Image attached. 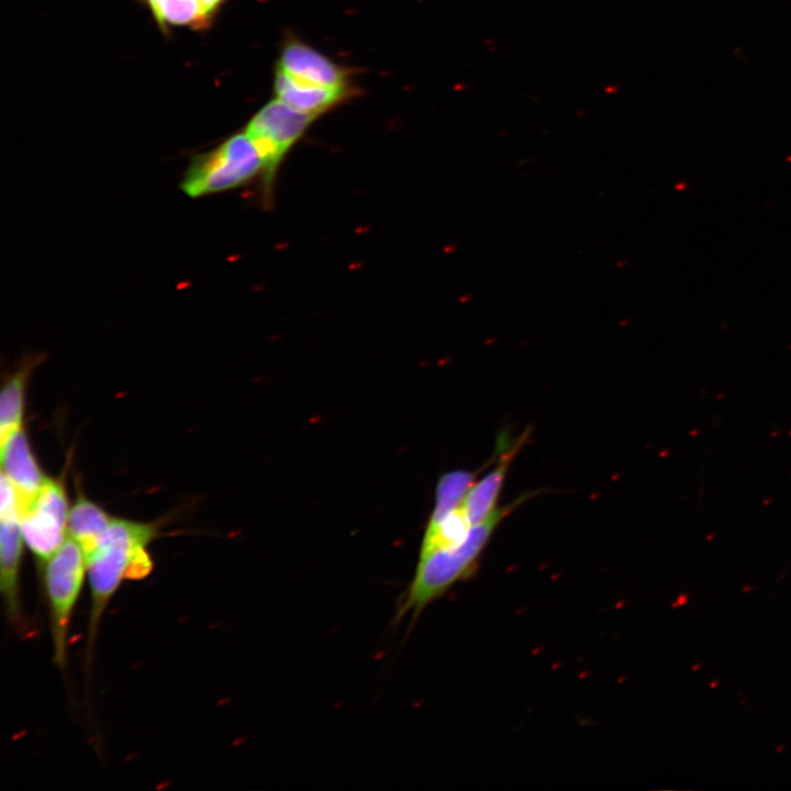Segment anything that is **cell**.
Wrapping results in <instances>:
<instances>
[{"label": "cell", "instance_id": "9a60e30c", "mask_svg": "<svg viewBox=\"0 0 791 791\" xmlns=\"http://www.w3.org/2000/svg\"><path fill=\"white\" fill-rule=\"evenodd\" d=\"M471 527L472 525L461 504L435 526L426 527L421 544L420 556L460 543Z\"/></svg>", "mask_w": 791, "mask_h": 791}, {"label": "cell", "instance_id": "7a4b0ae2", "mask_svg": "<svg viewBox=\"0 0 791 791\" xmlns=\"http://www.w3.org/2000/svg\"><path fill=\"white\" fill-rule=\"evenodd\" d=\"M526 498L528 495L498 508L486 521L474 525L460 543L420 556L416 572L401 612L412 610L416 615L457 580L466 578L474 571L475 565L497 526Z\"/></svg>", "mask_w": 791, "mask_h": 791}, {"label": "cell", "instance_id": "8992f818", "mask_svg": "<svg viewBox=\"0 0 791 791\" xmlns=\"http://www.w3.org/2000/svg\"><path fill=\"white\" fill-rule=\"evenodd\" d=\"M69 509L64 483L53 478L20 506L23 538L38 565H43L67 539Z\"/></svg>", "mask_w": 791, "mask_h": 791}, {"label": "cell", "instance_id": "4fadbf2b", "mask_svg": "<svg viewBox=\"0 0 791 791\" xmlns=\"http://www.w3.org/2000/svg\"><path fill=\"white\" fill-rule=\"evenodd\" d=\"M112 520L113 516L78 491L68 513V536L78 542L88 555Z\"/></svg>", "mask_w": 791, "mask_h": 791}, {"label": "cell", "instance_id": "2e32d148", "mask_svg": "<svg viewBox=\"0 0 791 791\" xmlns=\"http://www.w3.org/2000/svg\"><path fill=\"white\" fill-rule=\"evenodd\" d=\"M149 5L160 26L203 27L211 20L200 0H155Z\"/></svg>", "mask_w": 791, "mask_h": 791}, {"label": "cell", "instance_id": "30bf717a", "mask_svg": "<svg viewBox=\"0 0 791 791\" xmlns=\"http://www.w3.org/2000/svg\"><path fill=\"white\" fill-rule=\"evenodd\" d=\"M505 439L504 437L498 439V464L479 481L475 482L463 502L472 526L486 521L498 509L497 502L511 461L526 442L527 433H523L520 438L512 443L506 444Z\"/></svg>", "mask_w": 791, "mask_h": 791}, {"label": "cell", "instance_id": "ba28073f", "mask_svg": "<svg viewBox=\"0 0 791 791\" xmlns=\"http://www.w3.org/2000/svg\"><path fill=\"white\" fill-rule=\"evenodd\" d=\"M0 443L1 474L14 488L22 506L37 493L49 477L45 476L37 463L23 426Z\"/></svg>", "mask_w": 791, "mask_h": 791}, {"label": "cell", "instance_id": "e0dca14e", "mask_svg": "<svg viewBox=\"0 0 791 791\" xmlns=\"http://www.w3.org/2000/svg\"><path fill=\"white\" fill-rule=\"evenodd\" d=\"M224 0H200L207 14L212 18Z\"/></svg>", "mask_w": 791, "mask_h": 791}, {"label": "cell", "instance_id": "277c9868", "mask_svg": "<svg viewBox=\"0 0 791 791\" xmlns=\"http://www.w3.org/2000/svg\"><path fill=\"white\" fill-rule=\"evenodd\" d=\"M263 171L261 158L246 133L234 134L211 152L194 156L180 183L192 198L248 182Z\"/></svg>", "mask_w": 791, "mask_h": 791}, {"label": "cell", "instance_id": "7c38bea8", "mask_svg": "<svg viewBox=\"0 0 791 791\" xmlns=\"http://www.w3.org/2000/svg\"><path fill=\"white\" fill-rule=\"evenodd\" d=\"M40 359L23 360L5 379L0 393V442L23 426L26 386Z\"/></svg>", "mask_w": 791, "mask_h": 791}, {"label": "cell", "instance_id": "5b68a950", "mask_svg": "<svg viewBox=\"0 0 791 791\" xmlns=\"http://www.w3.org/2000/svg\"><path fill=\"white\" fill-rule=\"evenodd\" d=\"M314 119L275 99L248 122L245 133L261 158L263 182L268 192L281 160Z\"/></svg>", "mask_w": 791, "mask_h": 791}, {"label": "cell", "instance_id": "9c48e42d", "mask_svg": "<svg viewBox=\"0 0 791 791\" xmlns=\"http://www.w3.org/2000/svg\"><path fill=\"white\" fill-rule=\"evenodd\" d=\"M278 68L300 81L312 85L349 86L348 70L298 40H289L285 44Z\"/></svg>", "mask_w": 791, "mask_h": 791}, {"label": "cell", "instance_id": "52a82bcc", "mask_svg": "<svg viewBox=\"0 0 791 791\" xmlns=\"http://www.w3.org/2000/svg\"><path fill=\"white\" fill-rule=\"evenodd\" d=\"M0 501V591L10 625L25 628L20 595V572L24 538L20 524V503L10 481L1 474Z\"/></svg>", "mask_w": 791, "mask_h": 791}, {"label": "cell", "instance_id": "6da1fadb", "mask_svg": "<svg viewBox=\"0 0 791 791\" xmlns=\"http://www.w3.org/2000/svg\"><path fill=\"white\" fill-rule=\"evenodd\" d=\"M158 525L113 517L94 548L87 555L90 610L87 631L86 669L90 670L94 642L108 604L123 580L146 577L153 560L147 550Z\"/></svg>", "mask_w": 791, "mask_h": 791}, {"label": "cell", "instance_id": "5bb4252c", "mask_svg": "<svg viewBox=\"0 0 791 791\" xmlns=\"http://www.w3.org/2000/svg\"><path fill=\"white\" fill-rule=\"evenodd\" d=\"M484 467L478 470H453L444 474L436 486L435 504L426 527L438 524L452 511L463 504L475 480Z\"/></svg>", "mask_w": 791, "mask_h": 791}, {"label": "cell", "instance_id": "8fae6325", "mask_svg": "<svg viewBox=\"0 0 791 791\" xmlns=\"http://www.w3.org/2000/svg\"><path fill=\"white\" fill-rule=\"evenodd\" d=\"M275 93L291 108L305 114L314 115L339 104L353 94V88L325 87L300 81L280 68L276 71Z\"/></svg>", "mask_w": 791, "mask_h": 791}, {"label": "cell", "instance_id": "ac0fdd59", "mask_svg": "<svg viewBox=\"0 0 791 791\" xmlns=\"http://www.w3.org/2000/svg\"><path fill=\"white\" fill-rule=\"evenodd\" d=\"M147 1H148V3L151 4V3L154 2L155 0H147Z\"/></svg>", "mask_w": 791, "mask_h": 791}, {"label": "cell", "instance_id": "3957f363", "mask_svg": "<svg viewBox=\"0 0 791 791\" xmlns=\"http://www.w3.org/2000/svg\"><path fill=\"white\" fill-rule=\"evenodd\" d=\"M42 567L53 660L64 671L67 664L69 623L87 572V555L81 545L68 536Z\"/></svg>", "mask_w": 791, "mask_h": 791}]
</instances>
